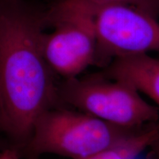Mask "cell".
Masks as SVG:
<instances>
[{"mask_svg": "<svg viewBox=\"0 0 159 159\" xmlns=\"http://www.w3.org/2000/svg\"><path fill=\"white\" fill-rule=\"evenodd\" d=\"M102 72L110 78L128 83L159 107L158 58L148 54L118 57Z\"/></svg>", "mask_w": 159, "mask_h": 159, "instance_id": "8992f818", "label": "cell"}, {"mask_svg": "<svg viewBox=\"0 0 159 159\" xmlns=\"http://www.w3.org/2000/svg\"><path fill=\"white\" fill-rule=\"evenodd\" d=\"M139 129L115 126L69 107H55L35 121L30 137L19 154L25 159H39L45 153L83 159L116 144Z\"/></svg>", "mask_w": 159, "mask_h": 159, "instance_id": "7a4b0ae2", "label": "cell"}, {"mask_svg": "<svg viewBox=\"0 0 159 159\" xmlns=\"http://www.w3.org/2000/svg\"><path fill=\"white\" fill-rule=\"evenodd\" d=\"M75 5L94 15L99 8L112 5L134 7L150 16L158 19L159 0H70Z\"/></svg>", "mask_w": 159, "mask_h": 159, "instance_id": "ba28073f", "label": "cell"}, {"mask_svg": "<svg viewBox=\"0 0 159 159\" xmlns=\"http://www.w3.org/2000/svg\"><path fill=\"white\" fill-rule=\"evenodd\" d=\"M7 148H11V145L7 139L2 134V133L0 131V150H3Z\"/></svg>", "mask_w": 159, "mask_h": 159, "instance_id": "8fae6325", "label": "cell"}, {"mask_svg": "<svg viewBox=\"0 0 159 159\" xmlns=\"http://www.w3.org/2000/svg\"><path fill=\"white\" fill-rule=\"evenodd\" d=\"M45 11L37 0H0V131L18 152L38 118L61 106L43 54Z\"/></svg>", "mask_w": 159, "mask_h": 159, "instance_id": "6da1fadb", "label": "cell"}, {"mask_svg": "<svg viewBox=\"0 0 159 159\" xmlns=\"http://www.w3.org/2000/svg\"><path fill=\"white\" fill-rule=\"evenodd\" d=\"M61 106L73 108L115 126L139 129L158 122L159 110L128 83L103 73L57 83Z\"/></svg>", "mask_w": 159, "mask_h": 159, "instance_id": "3957f363", "label": "cell"}, {"mask_svg": "<svg viewBox=\"0 0 159 159\" xmlns=\"http://www.w3.org/2000/svg\"><path fill=\"white\" fill-rule=\"evenodd\" d=\"M151 149L150 159H159V135L150 147Z\"/></svg>", "mask_w": 159, "mask_h": 159, "instance_id": "30bf717a", "label": "cell"}, {"mask_svg": "<svg viewBox=\"0 0 159 159\" xmlns=\"http://www.w3.org/2000/svg\"><path fill=\"white\" fill-rule=\"evenodd\" d=\"M45 5L46 28H54L52 33L43 35L46 61L56 76L78 77L95 65L94 15L70 0H50Z\"/></svg>", "mask_w": 159, "mask_h": 159, "instance_id": "277c9868", "label": "cell"}, {"mask_svg": "<svg viewBox=\"0 0 159 159\" xmlns=\"http://www.w3.org/2000/svg\"><path fill=\"white\" fill-rule=\"evenodd\" d=\"M95 65L104 69L118 57L159 52V22L134 7L112 5L94 13Z\"/></svg>", "mask_w": 159, "mask_h": 159, "instance_id": "5b68a950", "label": "cell"}, {"mask_svg": "<svg viewBox=\"0 0 159 159\" xmlns=\"http://www.w3.org/2000/svg\"><path fill=\"white\" fill-rule=\"evenodd\" d=\"M159 135V121L139 129L110 148L83 159H137Z\"/></svg>", "mask_w": 159, "mask_h": 159, "instance_id": "52a82bcc", "label": "cell"}, {"mask_svg": "<svg viewBox=\"0 0 159 159\" xmlns=\"http://www.w3.org/2000/svg\"><path fill=\"white\" fill-rule=\"evenodd\" d=\"M0 159H21L17 150L14 148H7L2 150Z\"/></svg>", "mask_w": 159, "mask_h": 159, "instance_id": "9c48e42d", "label": "cell"}]
</instances>
